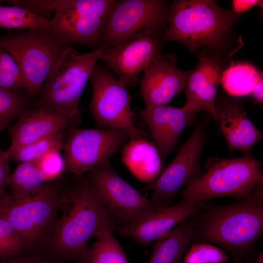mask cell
<instances>
[{
	"mask_svg": "<svg viewBox=\"0 0 263 263\" xmlns=\"http://www.w3.org/2000/svg\"><path fill=\"white\" fill-rule=\"evenodd\" d=\"M194 243L220 245L238 262L248 255L263 230V186L222 206L204 207L190 217Z\"/></svg>",
	"mask_w": 263,
	"mask_h": 263,
	"instance_id": "cell-1",
	"label": "cell"
},
{
	"mask_svg": "<svg viewBox=\"0 0 263 263\" xmlns=\"http://www.w3.org/2000/svg\"><path fill=\"white\" fill-rule=\"evenodd\" d=\"M76 175L77 179L65 188L61 214L44 247L61 262H81L88 241L96 237L106 222L113 221L86 176Z\"/></svg>",
	"mask_w": 263,
	"mask_h": 263,
	"instance_id": "cell-2",
	"label": "cell"
},
{
	"mask_svg": "<svg viewBox=\"0 0 263 263\" xmlns=\"http://www.w3.org/2000/svg\"><path fill=\"white\" fill-rule=\"evenodd\" d=\"M240 14L221 8L212 0H177L169 5L163 43L178 41L191 52L201 47L234 54L233 26Z\"/></svg>",
	"mask_w": 263,
	"mask_h": 263,
	"instance_id": "cell-3",
	"label": "cell"
},
{
	"mask_svg": "<svg viewBox=\"0 0 263 263\" xmlns=\"http://www.w3.org/2000/svg\"><path fill=\"white\" fill-rule=\"evenodd\" d=\"M55 181L21 199L7 191L0 196V216L16 228L27 248H44L58 219L65 188Z\"/></svg>",
	"mask_w": 263,
	"mask_h": 263,
	"instance_id": "cell-4",
	"label": "cell"
},
{
	"mask_svg": "<svg viewBox=\"0 0 263 263\" xmlns=\"http://www.w3.org/2000/svg\"><path fill=\"white\" fill-rule=\"evenodd\" d=\"M107 47L100 46L83 53L68 45L46 78L35 106L55 110L79 123L82 94L97 61Z\"/></svg>",
	"mask_w": 263,
	"mask_h": 263,
	"instance_id": "cell-5",
	"label": "cell"
},
{
	"mask_svg": "<svg viewBox=\"0 0 263 263\" xmlns=\"http://www.w3.org/2000/svg\"><path fill=\"white\" fill-rule=\"evenodd\" d=\"M206 171L191 180L181 192L182 200L194 203L222 196L238 200L263 186L261 163L250 155L208 159Z\"/></svg>",
	"mask_w": 263,
	"mask_h": 263,
	"instance_id": "cell-6",
	"label": "cell"
},
{
	"mask_svg": "<svg viewBox=\"0 0 263 263\" xmlns=\"http://www.w3.org/2000/svg\"><path fill=\"white\" fill-rule=\"evenodd\" d=\"M67 46L46 30H29L0 37V47L18 64L24 79V91L31 97L39 96L46 78Z\"/></svg>",
	"mask_w": 263,
	"mask_h": 263,
	"instance_id": "cell-7",
	"label": "cell"
},
{
	"mask_svg": "<svg viewBox=\"0 0 263 263\" xmlns=\"http://www.w3.org/2000/svg\"><path fill=\"white\" fill-rule=\"evenodd\" d=\"M115 0H57L48 31L66 45L98 47Z\"/></svg>",
	"mask_w": 263,
	"mask_h": 263,
	"instance_id": "cell-8",
	"label": "cell"
},
{
	"mask_svg": "<svg viewBox=\"0 0 263 263\" xmlns=\"http://www.w3.org/2000/svg\"><path fill=\"white\" fill-rule=\"evenodd\" d=\"M169 5L163 0H116L98 41V46L121 44L140 34H163L169 23Z\"/></svg>",
	"mask_w": 263,
	"mask_h": 263,
	"instance_id": "cell-9",
	"label": "cell"
},
{
	"mask_svg": "<svg viewBox=\"0 0 263 263\" xmlns=\"http://www.w3.org/2000/svg\"><path fill=\"white\" fill-rule=\"evenodd\" d=\"M85 173L98 200L112 219L120 223V227L134 223L153 210L168 206L155 202L139 192L118 175L109 160Z\"/></svg>",
	"mask_w": 263,
	"mask_h": 263,
	"instance_id": "cell-10",
	"label": "cell"
},
{
	"mask_svg": "<svg viewBox=\"0 0 263 263\" xmlns=\"http://www.w3.org/2000/svg\"><path fill=\"white\" fill-rule=\"evenodd\" d=\"M89 79L93 94L89 109L97 124L123 129L130 139L145 138V132L134 125L127 87L112 71L104 65H96Z\"/></svg>",
	"mask_w": 263,
	"mask_h": 263,
	"instance_id": "cell-11",
	"label": "cell"
},
{
	"mask_svg": "<svg viewBox=\"0 0 263 263\" xmlns=\"http://www.w3.org/2000/svg\"><path fill=\"white\" fill-rule=\"evenodd\" d=\"M130 139L128 132L120 128L69 129L63 147L67 171L86 173L109 160Z\"/></svg>",
	"mask_w": 263,
	"mask_h": 263,
	"instance_id": "cell-12",
	"label": "cell"
},
{
	"mask_svg": "<svg viewBox=\"0 0 263 263\" xmlns=\"http://www.w3.org/2000/svg\"><path fill=\"white\" fill-rule=\"evenodd\" d=\"M206 125L198 124L189 138L177 150L174 159L163 170L156 179L149 184L151 199L169 205L178 190L203 172L200 165L202 149L207 141Z\"/></svg>",
	"mask_w": 263,
	"mask_h": 263,
	"instance_id": "cell-13",
	"label": "cell"
},
{
	"mask_svg": "<svg viewBox=\"0 0 263 263\" xmlns=\"http://www.w3.org/2000/svg\"><path fill=\"white\" fill-rule=\"evenodd\" d=\"M162 34L147 31L121 44L107 47L100 60L127 88L139 82V75L162 55Z\"/></svg>",
	"mask_w": 263,
	"mask_h": 263,
	"instance_id": "cell-14",
	"label": "cell"
},
{
	"mask_svg": "<svg viewBox=\"0 0 263 263\" xmlns=\"http://www.w3.org/2000/svg\"><path fill=\"white\" fill-rule=\"evenodd\" d=\"M232 53L204 48L197 53L198 62L190 71L186 86L184 105L197 112H209L216 120L215 102L225 70L233 61Z\"/></svg>",
	"mask_w": 263,
	"mask_h": 263,
	"instance_id": "cell-15",
	"label": "cell"
},
{
	"mask_svg": "<svg viewBox=\"0 0 263 263\" xmlns=\"http://www.w3.org/2000/svg\"><path fill=\"white\" fill-rule=\"evenodd\" d=\"M215 121L229 150L250 155L254 145L263 139V134L248 117L241 101L220 92L215 99Z\"/></svg>",
	"mask_w": 263,
	"mask_h": 263,
	"instance_id": "cell-16",
	"label": "cell"
},
{
	"mask_svg": "<svg viewBox=\"0 0 263 263\" xmlns=\"http://www.w3.org/2000/svg\"><path fill=\"white\" fill-rule=\"evenodd\" d=\"M172 54H162L143 72L139 78V95L146 107L167 105L186 86L190 71L176 65Z\"/></svg>",
	"mask_w": 263,
	"mask_h": 263,
	"instance_id": "cell-17",
	"label": "cell"
},
{
	"mask_svg": "<svg viewBox=\"0 0 263 263\" xmlns=\"http://www.w3.org/2000/svg\"><path fill=\"white\" fill-rule=\"evenodd\" d=\"M137 112L147 125L154 144L165 161L173 150L181 133L193 123L198 112L185 106L146 107Z\"/></svg>",
	"mask_w": 263,
	"mask_h": 263,
	"instance_id": "cell-18",
	"label": "cell"
},
{
	"mask_svg": "<svg viewBox=\"0 0 263 263\" xmlns=\"http://www.w3.org/2000/svg\"><path fill=\"white\" fill-rule=\"evenodd\" d=\"M201 201L181 200L176 205L153 210L134 223L119 227L122 236H128L143 245H147L169 232L176 225L203 207Z\"/></svg>",
	"mask_w": 263,
	"mask_h": 263,
	"instance_id": "cell-19",
	"label": "cell"
},
{
	"mask_svg": "<svg viewBox=\"0 0 263 263\" xmlns=\"http://www.w3.org/2000/svg\"><path fill=\"white\" fill-rule=\"evenodd\" d=\"M77 124L72 118L55 110L36 106L29 108L9 128L11 144L9 148L31 143Z\"/></svg>",
	"mask_w": 263,
	"mask_h": 263,
	"instance_id": "cell-20",
	"label": "cell"
},
{
	"mask_svg": "<svg viewBox=\"0 0 263 263\" xmlns=\"http://www.w3.org/2000/svg\"><path fill=\"white\" fill-rule=\"evenodd\" d=\"M121 160L137 179L149 184L162 171V161L156 147L145 138L129 139L122 150Z\"/></svg>",
	"mask_w": 263,
	"mask_h": 263,
	"instance_id": "cell-21",
	"label": "cell"
},
{
	"mask_svg": "<svg viewBox=\"0 0 263 263\" xmlns=\"http://www.w3.org/2000/svg\"><path fill=\"white\" fill-rule=\"evenodd\" d=\"M190 217L157 240L149 263H179L192 241L193 224Z\"/></svg>",
	"mask_w": 263,
	"mask_h": 263,
	"instance_id": "cell-22",
	"label": "cell"
},
{
	"mask_svg": "<svg viewBox=\"0 0 263 263\" xmlns=\"http://www.w3.org/2000/svg\"><path fill=\"white\" fill-rule=\"evenodd\" d=\"M115 225L112 220L103 225L95 237L96 242L92 247L87 249L81 263H130L113 234Z\"/></svg>",
	"mask_w": 263,
	"mask_h": 263,
	"instance_id": "cell-23",
	"label": "cell"
},
{
	"mask_svg": "<svg viewBox=\"0 0 263 263\" xmlns=\"http://www.w3.org/2000/svg\"><path fill=\"white\" fill-rule=\"evenodd\" d=\"M263 78V73L253 65L233 62L224 72L221 83L228 95L244 96L251 94L257 83Z\"/></svg>",
	"mask_w": 263,
	"mask_h": 263,
	"instance_id": "cell-24",
	"label": "cell"
},
{
	"mask_svg": "<svg viewBox=\"0 0 263 263\" xmlns=\"http://www.w3.org/2000/svg\"><path fill=\"white\" fill-rule=\"evenodd\" d=\"M43 173L35 162L19 163L10 174L6 188L14 199H19L39 190L46 183Z\"/></svg>",
	"mask_w": 263,
	"mask_h": 263,
	"instance_id": "cell-25",
	"label": "cell"
},
{
	"mask_svg": "<svg viewBox=\"0 0 263 263\" xmlns=\"http://www.w3.org/2000/svg\"><path fill=\"white\" fill-rule=\"evenodd\" d=\"M65 136L64 130L59 131L31 143L8 148L5 151L9 160L19 164L35 162L49 151H60L63 147Z\"/></svg>",
	"mask_w": 263,
	"mask_h": 263,
	"instance_id": "cell-26",
	"label": "cell"
},
{
	"mask_svg": "<svg viewBox=\"0 0 263 263\" xmlns=\"http://www.w3.org/2000/svg\"><path fill=\"white\" fill-rule=\"evenodd\" d=\"M50 21L21 7L15 5L4 6L0 4V28L48 30Z\"/></svg>",
	"mask_w": 263,
	"mask_h": 263,
	"instance_id": "cell-27",
	"label": "cell"
},
{
	"mask_svg": "<svg viewBox=\"0 0 263 263\" xmlns=\"http://www.w3.org/2000/svg\"><path fill=\"white\" fill-rule=\"evenodd\" d=\"M23 90H12L0 87V132L25 110L30 103Z\"/></svg>",
	"mask_w": 263,
	"mask_h": 263,
	"instance_id": "cell-28",
	"label": "cell"
},
{
	"mask_svg": "<svg viewBox=\"0 0 263 263\" xmlns=\"http://www.w3.org/2000/svg\"><path fill=\"white\" fill-rule=\"evenodd\" d=\"M0 87L23 90L25 82L22 72L13 56L0 47Z\"/></svg>",
	"mask_w": 263,
	"mask_h": 263,
	"instance_id": "cell-29",
	"label": "cell"
},
{
	"mask_svg": "<svg viewBox=\"0 0 263 263\" xmlns=\"http://www.w3.org/2000/svg\"><path fill=\"white\" fill-rule=\"evenodd\" d=\"M27 248L20 234L0 216V260L5 262Z\"/></svg>",
	"mask_w": 263,
	"mask_h": 263,
	"instance_id": "cell-30",
	"label": "cell"
},
{
	"mask_svg": "<svg viewBox=\"0 0 263 263\" xmlns=\"http://www.w3.org/2000/svg\"><path fill=\"white\" fill-rule=\"evenodd\" d=\"M228 256L220 248L205 243H194L184 258V263H222Z\"/></svg>",
	"mask_w": 263,
	"mask_h": 263,
	"instance_id": "cell-31",
	"label": "cell"
},
{
	"mask_svg": "<svg viewBox=\"0 0 263 263\" xmlns=\"http://www.w3.org/2000/svg\"><path fill=\"white\" fill-rule=\"evenodd\" d=\"M35 162L47 182L56 181L67 171L63 156L59 150L49 151Z\"/></svg>",
	"mask_w": 263,
	"mask_h": 263,
	"instance_id": "cell-32",
	"label": "cell"
},
{
	"mask_svg": "<svg viewBox=\"0 0 263 263\" xmlns=\"http://www.w3.org/2000/svg\"><path fill=\"white\" fill-rule=\"evenodd\" d=\"M6 263H62L43 248H26L7 260Z\"/></svg>",
	"mask_w": 263,
	"mask_h": 263,
	"instance_id": "cell-33",
	"label": "cell"
},
{
	"mask_svg": "<svg viewBox=\"0 0 263 263\" xmlns=\"http://www.w3.org/2000/svg\"><path fill=\"white\" fill-rule=\"evenodd\" d=\"M57 0H17L10 1L12 5L26 9L31 13L48 20L55 12Z\"/></svg>",
	"mask_w": 263,
	"mask_h": 263,
	"instance_id": "cell-34",
	"label": "cell"
},
{
	"mask_svg": "<svg viewBox=\"0 0 263 263\" xmlns=\"http://www.w3.org/2000/svg\"><path fill=\"white\" fill-rule=\"evenodd\" d=\"M9 161L5 151L0 148V196L6 192L7 183L10 175Z\"/></svg>",
	"mask_w": 263,
	"mask_h": 263,
	"instance_id": "cell-35",
	"label": "cell"
},
{
	"mask_svg": "<svg viewBox=\"0 0 263 263\" xmlns=\"http://www.w3.org/2000/svg\"><path fill=\"white\" fill-rule=\"evenodd\" d=\"M263 0H234L232 1V10L236 14H241V13L246 11L255 6L263 8Z\"/></svg>",
	"mask_w": 263,
	"mask_h": 263,
	"instance_id": "cell-36",
	"label": "cell"
},
{
	"mask_svg": "<svg viewBox=\"0 0 263 263\" xmlns=\"http://www.w3.org/2000/svg\"><path fill=\"white\" fill-rule=\"evenodd\" d=\"M263 78L261 79L254 87L251 93V96L255 104H262L263 102Z\"/></svg>",
	"mask_w": 263,
	"mask_h": 263,
	"instance_id": "cell-37",
	"label": "cell"
},
{
	"mask_svg": "<svg viewBox=\"0 0 263 263\" xmlns=\"http://www.w3.org/2000/svg\"><path fill=\"white\" fill-rule=\"evenodd\" d=\"M0 263H5V262H3V261L0 260Z\"/></svg>",
	"mask_w": 263,
	"mask_h": 263,
	"instance_id": "cell-38",
	"label": "cell"
},
{
	"mask_svg": "<svg viewBox=\"0 0 263 263\" xmlns=\"http://www.w3.org/2000/svg\"><path fill=\"white\" fill-rule=\"evenodd\" d=\"M2 1V0H0V3Z\"/></svg>",
	"mask_w": 263,
	"mask_h": 263,
	"instance_id": "cell-39",
	"label": "cell"
},
{
	"mask_svg": "<svg viewBox=\"0 0 263 263\" xmlns=\"http://www.w3.org/2000/svg\"><path fill=\"white\" fill-rule=\"evenodd\" d=\"M62 263H64V262H62Z\"/></svg>",
	"mask_w": 263,
	"mask_h": 263,
	"instance_id": "cell-40",
	"label": "cell"
}]
</instances>
